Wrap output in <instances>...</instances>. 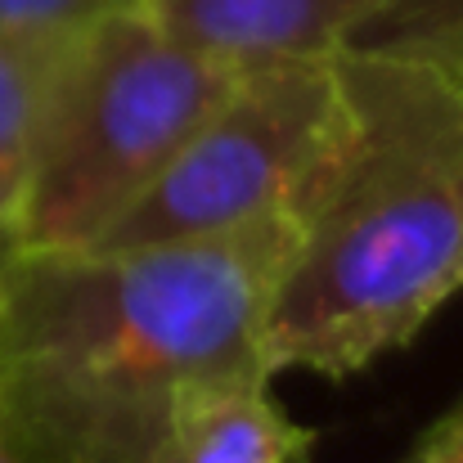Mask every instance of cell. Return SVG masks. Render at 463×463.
<instances>
[{"instance_id": "cell-10", "label": "cell", "mask_w": 463, "mask_h": 463, "mask_svg": "<svg viewBox=\"0 0 463 463\" xmlns=\"http://www.w3.org/2000/svg\"><path fill=\"white\" fill-rule=\"evenodd\" d=\"M405 463H463V401L419 441V450Z\"/></svg>"}, {"instance_id": "cell-4", "label": "cell", "mask_w": 463, "mask_h": 463, "mask_svg": "<svg viewBox=\"0 0 463 463\" xmlns=\"http://www.w3.org/2000/svg\"><path fill=\"white\" fill-rule=\"evenodd\" d=\"M337 131L342 86L333 59L243 68L154 184L90 248L207 239L293 212Z\"/></svg>"}, {"instance_id": "cell-8", "label": "cell", "mask_w": 463, "mask_h": 463, "mask_svg": "<svg viewBox=\"0 0 463 463\" xmlns=\"http://www.w3.org/2000/svg\"><path fill=\"white\" fill-rule=\"evenodd\" d=\"M346 50L423 54L455 68L463 59V0H378Z\"/></svg>"}, {"instance_id": "cell-13", "label": "cell", "mask_w": 463, "mask_h": 463, "mask_svg": "<svg viewBox=\"0 0 463 463\" xmlns=\"http://www.w3.org/2000/svg\"><path fill=\"white\" fill-rule=\"evenodd\" d=\"M455 68H459V77H463V59H459V63H455Z\"/></svg>"}, {"instance_id": "cell-5", "label": "cell", "mask_w": 463, "mask_h": 463, "mask_svg": "<svg viewBox=\"0 0 463 463\" xmlns=\"http://www.w3.org/2000/svg\"><path fill=\"white\" fill-rule=\"evenodd\" d=\"M145 9L180 45L243 72L333 59L351 45L378 0H149Z\"/></svg>"}, {"instance_id": "cell-6", "label": "cell", "mask_w": 463, "mask_h": 463, "mask_svg": "<svg viewBox=\"0 0 463 463\" xmlns=\"http://www.w3.org/2000/svg\"><path fill=\"white\" fill-rule=\"evenodd\" d=\"M315 432L288 419L266 373L198 383L175 405L162 463H310Z\"/></svg>"}, {"instance_id": "cell-3", "label": "cell", "mask_w": 463, "mask_h": 463, "mask_svg": "<svg viewBox=\"0 0 463 463\" xmlns=\"http://www.w3.org/2000/svg\"><path fill=\"white\" fill-rule=\"evenodd\" d=\"M234 68L180 45L149 9L77 27L54 63L18 248H90L175 157Z\"/></svg>"}, {"instance_id": "cell-7", "label": "cell", "mask_w": 463, "mask_h": 463, "mask_svg": "<svg viewBox=\"0 0 463 463\" xmlns=\"http://www.w3.org/2000/svg\"><path fill=\"white\" fill-rule=\"evenodd\" d=\"M68 36L0 23V230H14L23 212L45 90Z\"/></svg>"}, {"instance_id": "cell-11", "label": "cell", "mask_w": 463, "mask_h": 463, "mask_svg": "<svg viewBox=\"0 0 463 463\" xmlns=\"http://www.w3.org/2000/svg\"><path fill=\"white\" fill-rule=\"evenodd\" d=\"M14 248H18V239H14V230H0V261H5V257H9Z\"/></svg>"}, {"instance_id": "cell-9", "label": "cell", "mask_w": 463, "mask_h": 463, "mask_svg": "<svg viewBox=\"0 0 463 463\" xmlns=\"http://www.w3.org/2000/svg\"><path fill=\"white\" fill-rule=\"evenodd\" d=\"M149 0H0L5 27H36V32H77L95 18L145 9Z\"/></svg>"}, {"instance_id": "cell-2", "label": "cell", "mask_w": 463, "mask_h": 463, "mask_svg": "<svg viewBox=\"0 0 463 463\" xmlns=\"http://www.w3.org/2000/svg\"><path fill=\"white\" fill-rule=\"evenodd\" d=\"M342 131L293 203L266 298L270 378H346L405 346L463 288V77L423 54L337 50Z\"/></svg>"}, {"instance_id": "cell-1", "label": "cell", "mask_w": 463, "mask_h": 463, "mask_svg": "<svg viewBox=\"0 0 463 463\" xmlns=\"http://www.w3.org/2000/svg\"><path fill=\"white\" fill-rule=\"evenodd\" d=\"M293 212L140 248L0 261V432L23 463H162L184 392L266 373L261 315Z\"/></svg>"}, {"instance_id": "cell-12", "label": "cell", "mask_w": 463, "mask_h": 463, "mask_svg": "<svg viewBox=\"0 0 463 463\" xmlns=\"http://www.w3.org/2000/svg\"><path fill=\"white\" fill-rule=\"evenodd\" d=\"M0 463H23L18 455H14V446L5 441V432H0Z\"/></svg>"}]
</instances>
